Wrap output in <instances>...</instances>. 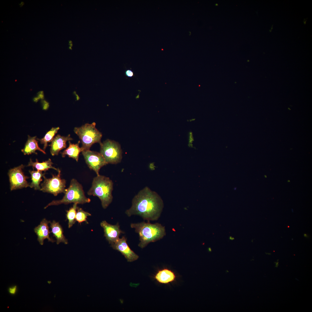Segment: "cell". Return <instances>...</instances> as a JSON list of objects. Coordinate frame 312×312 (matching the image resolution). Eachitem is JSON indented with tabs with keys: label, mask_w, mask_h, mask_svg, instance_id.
I'll list each match as a JSON object with an SVG mask.
<instances>
[{
	"label": "cell",
	"mask_w": 312,
	"mask_h": 312,
	"mask_svg": "<svg viewBox=\"0 0 312 312\" xmlns=\"http://www.w3.org/2000/svg\"><path fill=\"white\" fill-rule=\"evenodd\" d=\"M164 207L163 200L159 195L146 187L134 196L131 207L125 213L129 217L137 215L148 222L155 221L159 218Z\"/></svg>",
	"instance_id": "1"
},
{
	"label": "cell",
	"mask_w": 312,
	"mask_h": 312,
	"mask_svg": "<svg viewBox=\"0 0 312 312\" xmlns=\"http://www.w3.org/2000/svg\"><path fill=\"white\" fill-rule=\"evenodd\" d=\"M131 228H134L138 233L140 242L138 246L142 248L150 243L154 242L163 238L166 235L165 226L157 223L151 224L148 222L131 223Z\"/></svg>",
	"instance_id": "2"
},
{
	"label": "cell",
	"mask_w": 312,
	"mask_h": 312,
	"mask_svg": "<svg viewBox=\"0 0 312 312\" xmlns=\"http://www.w3.org/2000/svg\"><path fill=\"white\" fill-rule=\"evenodd\" d=\"M113 183L109 177L99 175L93 179L91 187L88 192L89 195L97 196L101 200L102 207L106 209L113 200Z\"/></svg>",
	"instance_id": "3"
},
{
	"label": "cell",
	"mask_w": 312,
	"mask_h": 312,
	"mask_svg": "<svg viewBox=\"0 0 312 312\" xmlns=\"http://www.w3.org/2000/svg\"><path fill=\"white\" fill-rule=\"evenodd\" d=\"M64 195L60 200H53L44 207L45 209L51 205H57L61 204L66 205L71 203L84 204L89 203L91 200L86 197L82 185L75 179L71 180L68 187L66 189Z\"/></svg>",
	"instance_id": "4"
},
{
	"label": "cell",
	"mask_w": 312,
	"mask_h": 312,
	"mask_svg": "<svg viewBox=\"0 0 312 312\" xmlns=\"http://www.w3.org/2000/svg\"><path fill=\"white\" fill-rule=\"evenodd\" d=\"M96 124L86 123L79 127H75L74 131L79 136L82 144V152L90 150L92 145L96 143L100 144L102 134L96 128Z\"/></svg>",
	"instance_id": "5"
},
{
	"label": "cell",
	"mask_w": 312,
	"mask_h": 312,
	"mask_svg": "<svg viewBox=\"0 0 312 312\" xmlns=\"http://www.w3.org/2000/svg\"><path fill=\"white\" fill-rule=\"evenodd\" d=\"M100 144V153L107 164H116L120 162L122 158V152L119 143L107 139Z\"/></svg>",
	"instance_id": "6"
},
{
	"label": "cell",
	"mask_w": 312,
	"mask_h": 312,
	"mask_svg": "<svg viewBox=\"0 0 312 312\" xmlns=\"http://www.w3.org/2000/svg\"><path fill=\"white\" fill-rule=\"evenodd\" d=\"M57 175L52 174V177L47 178L45 176L43 177L44 181L41 185L40 190L57 196L59 194L64 193L65 190L66 181L61 177V170L58 168Z\"/></svg>",
	"instance_id": "7"
},
{
	"label": "cell",
	"mask_w": 312,
	"mask_h": 312,
	"mask_svg": "<svg viewBox=\"0 0 312 312\" xmlns=\"http://www.w3.org/2000/svg\"><path fill=\"white\" fill-rule=\"evenodd\" d=\"M24 166L22 164L9 170V177L11 191L29 187L27 179L29 178L24 174L23 169Z\"/></svg>",
	"instance_id": "8"
},
{
	"label": "cell",
	"mask_w": 312,
	"mask_h": 312,
	"mask_svg": "<svg viewBox=\"0 0 312 312\" xmlns=\"http://www.w3.org/2000/svg\"><path fill=\"white\" fill-rule=\"evenodd\" d=\"M82 153L90 169L94 171L97 176L99 175L100 169L107 164L103 156L100 153L90 150L83 151Z\"/></svg>",
	"instance_id": "9"
},
{
	"label": "cell",
	"mask_w": 312,
	"mask_h": 312,
	"mask_svg": "<svg viewBox=\"0 0 312 312\" xmlns=\"http://www.w3.org/2000/svg\"><path fill=\"white\" fill-rule=\"evenodd\" d=\"M127 240L125 237L123 236L111 245V246L114 249L120 252L128 261L133 262L137 260L139 256L131 249Z\"/></svg>",
	"instance_id": "10"
},
{
	"label": "cell",
	"mask_w": 312,
	"mask_h": 312,
	"mask_svg": "<svg viewBox=\"0 0 312 312\" xmlns=\"http://www.w3.org/2000/svg\"><path fill=\"white\" fill-rule=\"evenodd\" d=\"M100 225L103 229L104 236L111 245L119 239V236L121 233H124L120 229L118 223L115 225H112L104 220L101 222Z\"/></svg>",
	"instance_id": "11"
},
{
	"label": "cell",
	"mask_w": 312,
	"mask_h": 312,
	"mask_svg": "<svg viewBox=\"0 0 312 312\" xmlns=\"http://www.w3.org/2000/svg\"><path fill=\"white\" fill-rule=\"evenodd\" d=\"M49 222L50 221H48L45 218H44L40 224L34 229V232L37 236L38 241L41 245L43 244L44 241L46 239L52 242L55 241L49 236L50 232L48 226Z\"/></svg>",
	"instance_id": "12"
},
{
	"label": "cell",
	"mask_w": 312,
	"mask_h": 312,
	"mask_svg": "<svg viewBox=\"0 0 312 312\" xmlns=\"http://www.w3.org/2000/svg\"><path fill=\"white\" fill-rule=\"evenodd\" d=\"M73 140L69 134L66 136H62L57 135L54 138L49 146H50V152L52 155H57L66 146V142Z\"/></svg>",
	"instance_id": "13"
},
{
	"label": "cell",
	"mask_w": 312,
	"mask_h": 312,
	"mask_svg": "<svg viewBox=\"0 0 312 312\" xmlns=\"http://www.w3.org/2000/svg\"><path fill=\"white\" fill-rule=\"evenodd\" d=\"M176 277L173 271L167 268L159 270L154 276V278L158 283L165 284L174 282Z\"/></svg>",
	"instance_id": "14"
},
{
	"label": "cell",
	"mask_w": 312,
	"mask_h": 312,
	"mask_svg": "<svg viewBox=\"0 0 312 312\" xmlns=\"http://www.w3.org/2000/svg\"><path fill=\"white\" fill-rule=\"evenodd\" d=\"M36 136L31 137L28 135L27 140L23 148L21 149V151L24 155H29L32 153L37 154L36 152V150L40 151L45 154L46 153L39 146L38 141L36 140Z\"/></svg>",
	"instance_id": "15"
},
{
	"label": "cell",
	"mask_w": 312,
	"mask_h": 312,
	"mask_svg": "<svg viewBox=\"0 0 312 312\" xmlns=\"http://www.w3.org/2000/svg\"><path fill=\"white\" fill-rule=\"evenodd\" d=\"M50 223L51 232L56 239L57 244H59L61 242L65 244H67L68 240L63 234L62 228L59 223L53 220L52 222L50 221Z\"/></svg>",
	"instance_id": "16"
},
{
	"label": "cell",
	"mask_w": 312,
	"mask_h": 312,
	"mask_svg": "<svg viewBox=\"0 0 312 312\" xmlns=\"http://www.w3.org/2000/svg\"><path fill=\"white\" fill-rule=\"evenodd\" d=\"M80 143V141H79L77 143L73 144L69 141V146L61 153L62 157H64L66 155H67L69 157L75 159L77 162H78L79 154L82 152L81 149L79 147Z\"/></svg>",
	"instance_id": "17"
},
{
	"label": "cell",
	"mask_w": 312,
	"mask_h": 312,
	"mask_svg": "<svg viewBox=\"0 0 312 312\" xmlns=\"http://www.w3.org/2000/svg\"><path fill=\"white\" fill-rule=\"evenodd\" d=\"M53 164L50 159H49L47 161L40 163L38 162L37 159H36L35 162L33 161L31 159H30L27 166H31L34 168L38 170L42 171H46L50 168L54 169L58 171V168L57 169L53 167L52 165Z\"/></svg>",
	"instance_id": "18"
},
{
	"label": "cell",
	"mask_w": 312,
	"mask_h": 312,
	"mask_svg": "<svg viewBox=\"0 0 312 312\" xmlns=\"http://www.w3.org/2000/svg\"><path fill=\"white\" fill-rule=\"evenodd\" d=\"M29 172L31 174V182L30 184L29 187L33 188L35 190H40L41 187L40 186V182L42 181V178L44 176L45 173H43L42 171L40 170H29Z\"/></svg>",
	"instance_id": "19"
},
{
	"label": "cell",
	"mask_w": 312,
	"mask_h": 312,
	"mask_svg": "<svg viewBox=\"0 0 312 312\" xmlns=\"http://www.w3.org/2000/svg\"><path fill=\"white\" fill-rule=\"evenodd\" d=\"M59 127H52L46 134L44 137L41 139L36 138V139L40 142L41 144H43V150L45 151L48 146L49 142H51L54 138V137L57 132L59 129Z\"/></svg>",
	"instance_id": "20"
},
{
	"label": "cell",
	"mask_w": 312,
	"mask_h": 312,
	"mask_svg": "<svg viewBox=\"0 0 312 312\" xmlns=\"http://www.w3.org/2000/svg\"><path fill=\"white\" fill-rule=\"evenodd\" d=\"M77 203H74L73 206L67 211L66 214V218L68 220V227L70 228L72 227L75 222L76 216L77 207Z\"/></svg>",
	"instance_id": "21"
},
{
	"label": "cell",
	"mask_w": 312,
	"mask_h": 312,
	"mask_svg": "<svg viewBox=\"0 0 312 312\" xmlns=\"http://www.w3.org/2000/svg\"><path fill=\"white\" fill-rule=\"evenodd\" d=\"M91 216V214L89 213L84 211L81 208H77L76 216V221L81 224L82 222H86L88 223L87 218L88 216Z\"/></svg>",
	"instance_id": "22"
},
{
	"label": "cell",
	"mask_w": 312,
	"mask_h": 312,
	"mask_svg": "<svg viewBox=\"0 0 312 312\" xmlns=\"http://www.w3.org/2000/svg\"><path fill=\"white\" fill-rule=\"evenodd\" d=\"M194 141V138L192 132L190 131L188 133V146L189 147H192L193 143Z\"/></svg>",
	"instance_id": "23"
},
{
	"label": "cell",
	"mask_w": 312,
	"mask_h": 312,
	"mask_svg": "<svg viewBox=\"0 0 312 312\" xmlns=\"http://www.w3.org/2000/svg\"><path fill=\"white\" fill-rule=\"evenodd\" d=\"M125 74L128 77H131L133 75V73L131 70H128L125 72Z\"/></svg>",
	"instance_id": "24"
},
{
	"label": "cell",
	"mask_w": 312,
	"mask_h": 312,
	"mask_svg": "<svg viewBox=\"0 0 312 312\" xmlns=\"http://www.w3.org/2000/svg\"><path fill=\"white\" fill-rule=\"evenodd\" d=\"M37 97L40 99H43L44 98V94L43 92L42 91H40L37 93Z\"/></svg>",
	"instance_id": "25"
},
{
	"label": "cell",
	"mask_w": 312,
	"mask_h": 312,
	"mask_svg": "<svg viewBox=\"0 0 312 312\" xmlns=\"http://www.w3.org/2000/svg\"><path fill=\"white\" fill-rule=\"evenodd\" d=\"M16 290V287L15 286L12 287L10 288L9 289L10 293L12 294H14Z\"/></svg>",
	"instance_id": "26"
},
{
	"label": "cell",
	"mask_w": 312,
	"mask_h": 312,
	"mask_svg": "<svg viewBox=\"0 0 312 312\" xmlns=\"http://www.w3.org/2000/svg\"><path fill=\"white\" fill-rule=\"evenodd\" d=\"M43 101L44 103V106L43 107V109H48L49 106V103L45 101Z\"/></svg>",
	"instance_id": "27"
},
{
	"label": "cell",
	"mask_w": 312,
	"mask_h": 312,
	"mask_svg": "<svg viewBox=\"0 0 312 312\" xmlns=\"http://www.w3.org/2000/svg\"><path fill=\"white\" fill-rule=\"evenodd\" d=\"M39 99H38V98L37 97H35L33 99L34 101V102H37L38 101V100Z\"/></svg>",
	"instance_id": "28"
},
{
	"label": "cell",
	"mask_w": 312,
	"mask_h": 312,
	"mask_svg": "<svg viewBox=\"0 0 312 312\" xmlns=\"http://www.w3.org/2000/svg\"><path fill=\"white\" fill-rule=\"evenodd\" d=\"M195 120V119L192 118H191V119H190L188 120L187 121L188 122H192L193 121H194Z\"/></svg>",
	"instance_id": "29"
},
{
	"label": "cell",
	"mask_w": 312,
	"mask_h": 312,
	"mask_svg": "<svg viewBox=\"0 0 312 312\" xmlns=\"http://www.w3.org/2000/svg\"><path fill=\"white\" fill-rule=\"evenodd\" d=\"M304 237H306V238H308L309 237L308 235L307 234H306V233L304 234Z\"/></svg>",
	"instance_id": "30"
},
{
	"label": "cell",
	"mask_w": 312,
	"mask_h": 312,
	"mask_svg": "<svg viewBox=\"0 0 312 312\" xmlns=\"http://www.w3.org/2000/svg\"><path fill=\"white\" fill-rule=\"evenodd\" d=\"M229 239H231L232 240L233 239H232V237H230Z\"/></svg>",
	"instance_id": "31"
}]
</instances>
